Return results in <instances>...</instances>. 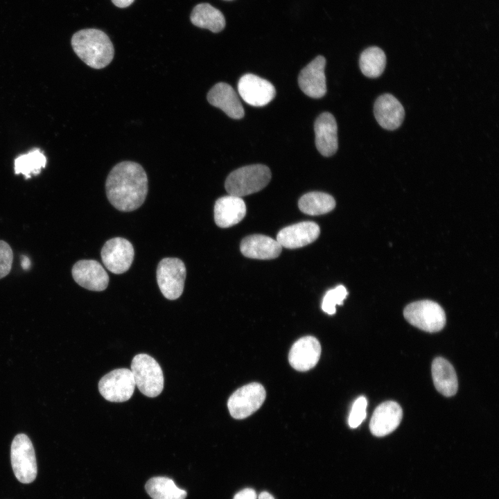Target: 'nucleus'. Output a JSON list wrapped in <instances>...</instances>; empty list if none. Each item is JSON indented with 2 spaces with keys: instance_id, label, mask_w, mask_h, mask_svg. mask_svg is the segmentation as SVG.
I'll list each match as a JSON object with an SVG mask.
<instances>
[{
  "instance_id": "b1692460",
  "label": "nucleus",
  "mask_w": 499,
  "mask_h": 499,
  "mask_svg": "<svg viewBox=\"0 0 499 499\" xmlns=\"http://www.w3.org/2000/svg\"><path fill=\"white\" fill-rule=\"evenodd\" d=\"M148 494L152 499H185L187 493L177 487L174 481L167 477H153L145 485Z\"/></svg>"
},
{
  "instance_id": "4468645a",
  "label": "nucleus",
  "mask_w": 499,
  "mask_h": 499,
  "mask_svg": "<svg viewBox=\"0 0 499 499\" xmlns=\"http://www.w3.org/2000/svg\"><path fill=\"white\" fill-rule=\"evenodd\" d=\"M320 355L321 345L318 340L313 336H305L292 344L288 360L295 369L306 371L317 365Z\"/></svg>"
},
{
  "instance_id": "1a4fd4ad",
  "label": "nucleus",
  "mask_w": 499,
  "mask_h": 499,
  "mask_svg": "<svg viewBox=\"0 0 499 499\" xmlns=\"http://www.w3.org/2000/svg\"><path fill=\"white\" fill-rule=\"evenodd\" d=\"M135 385L131 370L121 368L103 376L98 383V390L107 401L124 402L132 397Z\"/></svg>"
},
{
  "instance_id": "ddd939ff",
  "label": "nucleus",
  "mask_w": 499,
  "mask_h": 499,
  "mask_svg": "<svg viewBox=\"0 0 499 499\" xmlns=\"http://www.w3.org/2000/svg\"><path fill=\"white\" fill-rule=\"evenodd\" d=\"M325 58L322 55H318L300 71L298 77L299 86L307 96L319 98L325 95Z\"/></svg>"
},
{
  "instance_id": "473e14b6",
  "label": "nucleus",
  "mask_w": 499,
  "mask_h": 499,
  "mask_svg": "<svg viewBox=\"0 0 499 499\" xmlns=\"http://www.w3.org/2000/svg\"><path fill=\"white\" fill-rule=\"evenodd\" d=\"M259 499H274V498L270 493L263 491L259 494Z\"/></svg>"
},
{
  "instance_id": "39448f33",
  "label": "nucleus",
  "mask_w": 499,
  "mask_h": 499,
  "mask_svg": "<svg viewBox=\"0 0 499 499\" xmlns=\"http://www.w3.org/2000/svg\"><path fill=\"white\" fill-rule=\"evenodd\" d=\"M403 315L410 324L429 333L441 331L446 324L444 309L431 300H421L408 304L403 310Z\"/></svg>"
},
{
  "instance_id": "412c9836",
  "label": "nucleus",
  "mask_w": 499,
  "mask_h": 499,
  "mask_svg": "<svg viewBox=\"0 0 499 499\" xmlns=\"http://www.w3.org/2000/svg\"><path fill=\"white\" fill-rule=\"evenodd\" d=\"M241 253L246 257L256 259H272L279 256L282 247L269 236L254 234L244 238L240 245Z\"/></svg>"
},
{
  "instance_id": "423d86ee",
  "label": "nucleus",
  "mask_w": 499,
  "mask_h": 499,
  "mask_svg": "<svg viewBox=\"0 0 499 499\" xmlns=\"http://www.w3.org/2000/svg\"><path fill=\"white\" fill-rule=\"evenodd\" d=\"M12 468L16 478L24 484L33 482L37 468L34 448L29 437L18 434L13 439L10 448Z\"/></svg>"
},
{
  "instance_id": "2f4dec72",
  "label": "nucleus",
  "mask_w": 499,
  "mask_h": 499,
  "mask_svg": "<svg viewBox=\"0 0 499 499\" xmlns=\"http://www.w3.org/2000/svg\"><path fill=\"white\" fill-rule=\"evenodd\" d=\"M134 0H112V3L119 8H126L130 6Z\"/></svg>"
},
{
  "instance_id": "20e7f679",
  "label": "nucleus",
  "mask_w": 499,
  "mask_h": 499,
  "mask_svg": "<svg viewBox=\"0 0 499 499\" xmlns=\"http://www.w3.org/2000/svg\"><path fill=\"white\" fill-rule=\"evenodd\" d=\"M131 371L135 385L146 396L153 398L161 394L164 388V376L159 363L146 353L136 355L131 363Z\"/></svg>"
},
{
  "instance_id": "6ab92c4d",
  "label": "nucleus",
  "mask_w": 499,
  "mask_h": 499,
  "mask_svg": "<svg viewBox=\"0 0 499 499\" xmlns=\"http://www.w3.org/2000/svg\"><path fill=\"white\" fill-rule=\"evenodd\" d=\"M208 102L234 119L243 117L245 112L234 89L227 83L218 82L207 94Z\"/></svg>"
},
{
  "instance_id": "cd10ccee",
  "label": "nucleus",
  "mask_w": 499,
  "mask_h": 499,
  "mask_svg": "<svg viewBox=\"0 0 499 499\" xmlns=\"http://www.w3.org/2000/svg\"><path fill=\"white\" fill-rule=\"evenodd\" d=\"M347 295L348 292L342 285L328 290L323 298L322 310L329 315L335 314L336 305H342Z\"/></svg>"
},
{
  "instance_id": "c85d7f7f",
  "label": "nucleus",
  "mask_w": 499,
  "mask_h": 499,
  "mask_svg": "<svg viewBox=\"0 0 499 499\" xmlns=\"http://www.w3.org/2000/svg\"><path fill=\"white\" fill-rule=\"evenodd\" d=\"M367 401L363 396L358 397L354 401L348 420L349 426L351 428H357L365 420L367 416Z\"/></svg>"
},
{
  "instance_id": "aec40b11",
  "label": "nucleus",
  "mask_w": 499,
  "mask_h": 499,
  "mask_svg": "<svg viewBox=\"0 0 499 499\" xmlns=\"http://www.w3.org/2000/svg\"><path fill=\"white\" fill-rule=\"evenodd\" d=\"M246 206L243 200L229 195L218 198L214 205V220L222 228L238 224L245 217Z\"/></svg>"
},
{
  "instance_id": "4be33fe9",
  "label": "nucleus",
  "mask_w": 499,
  "mask_h": 499,
  "mask_svg": "<svg viewBox=\"0 0 499 499\" xmlns=\"http://www.w3.org/2000/svg\"><path fill=\"white\" fill-rule=\"evenodd\" d=\"M431 369L437 390L447 397L455 395L457 391L458 381L453 365L444 358L437 357L434 359Z\"/></svg>"
},
{
  "instance_id": "2eb2a0df",
  "label": "nucleus",
  "mask_w": 499,
  "mask_h": 499,
  "mask_svg": "<svg viewBox=\"0 0 499 499\" xmlns=\"http://www.w3.org/2000/svg\"><path fill=\"white\" fill-rule=\"evenodd\" d=\"M403 410L400 405L392 401L380 403L374 411L369 429L376 437H384L393 432L400 424Z\"/></svg>"
},
{
  "instance_id": "f8f14e48",
  "label": "nucleus",
  "mask_w": 499,
  "mask_h": 499,
  "mask_svg": "<svg viewBox=\"0 0 499 499\" xmlns=\"http://www.w3.org/2000/svg\"><path fill=\"white\" fill-rule=\"evenodd\" d=\"M74 281L81 287L92 291L105 290L109 276L103 267L95 260H80L71 270Z\"/></svg>"
},
{
  "instance_id": "f3484780",
  "label": "nucleus",
  "mask_w": 499,
  "mask_h": 499,
  "mask_svg": "<svg viewBox=\"0 0 499 499\" xmlns=\"http://www.w3.org/2000/svg\"><path fill=\"white\" fill-rule=\"evenodd\" d=\"M374 113L378 123L388 130L399 128L405 116L403 105L390 94H384L377 98L374 105Z\"/></svg>"
},
{
  "instance_id": "f257e3e1",
  "label": "nucleus",
  "mask_w": 499,
  "mask_h": 499,
  "mask_svg": "<svg viewBox=\"0 0 499 499\" xmlns=\"http://www.w3.org/2000/svg\"><path fill=\"white\" fill-rule=\"evenodd\" d=\"M107 197L118 210L132 211L144 202L148 181L146 173L138 163L125 161L110 170L105 182Z\"/></svg>"
},
{
  "instance_id": "0eeeda50",
  "label": "nucleus",
  "mask_w": 499,
  "mask_h": 499,
  "mask_svg": "<svg viewBox=\"0 0 499 499\" xmlns=\"http://www.w3.org/2000/svg\"><path fill=\"white\" fill-rule=\"evenodd\" d=\"M186 267L177 258H165L157 268V281L159 290L168 299H178L183 292L186 278Z\"/></svg>"
},
{
  "instance_id": "c756f323",
  "label": "nucleus",
  "mask_w": 499,
  "mask_h": 499,
  "mask_svg": "<svg viewBox=\"0 0 499 499\" xmlns=\"http://www.w3.org/2000/svg\"><path fill=\"white\" fill-rule=\"evenodd\" d=\"M13 260V252L10 246L0 240V279L7 276L10 272Z\"/></svg>"
},
{
  "instance_id": "dca6fc26",
  "label": "nucleus",
  "mask_w": 499,
  "mask_h": 499,
  "mask_svg": "<svg viewBox=\"0 0 499 499\" xmlns=\"http://www.w3.org/2000/svg\"><path fill=\"white\" fill-rule=\"evenodd\" d=\"M320 229L317 224L311 221L298 222L284 227L277 235V240L281 247L295 249L314 242Z\"/></svg>"
},
{
  "instance_id": "a878e982",
  "label": "nucleus",
  "mask_w": 499,
  "mask_h": 499,
  "mask_svg": "<svg viewBox=\"0 0 499 499\" xmlns=\"http://www.w3.org/2000/svg\"><path fill=\"white\" fill-rule=\"evenodd\" d=\"M385 65V54L379 47H369L365 49L360 55V69L362 73L368 78H375L381 76Z\"/></svg>"
},
{
  "instance_id": "393cba45",
  "label": "nucleus",
  "mask_w": 499,
  "mask_h": 499,
  "mask_svg": "<svg viewBox=\"0 0 499 499\" xmlns=\"http://www.w3.org/2000/svg\"><path fill=\"white\" fill-rule=\"evenodd\" d=\"M299 209L310 216L325 214L335 207L334 198L329 194L314 191L304 194L299 200Z\"/></svg>"
},
{
  "instance_id": "7c9ffc66",
  "label": "nucleus",
  "mask_w": 499,
  "mask_h": 499,
  "mask_svg": "<svg viewBox=\"0 0 499 499\" xmlns=\"http://www.w3.org/2000/svg\"><path fill=\"white\" fill-rule=\"evenodd\" d=\"M234 499H256V494L254 489L247 488L237 493Z\"/></svg>"
},
{
  "instance_id": "a211bd4d",
  "label": "nucleus",
  "mask_w": 499,
  "mask_h": 499,
  "mask_svg": "<svg viewBox=\"0 0 499 499\" xmlns=\"http://www.w3.org/2000/svg\"><path fill=\"white\" fill-rule=\"evenodd\" d=\"M315 146L324 157L333 155L338 147V126L335 117L329 112L321 114L314 125Z\"/></svg>"
},
{
  "instance_id": "5701e85b",
  "label": "nucleus",
  "mask_w": 499,
  "mask_h": 499,
  "mask_svg": "<svg viewBox=\"0 0 499 499\" xmlns=\"http://www.w3.org/2000/svg\"><path fill=\"white\" fill-rule=\"evenodd\" d=\"M190 19L193 25L213 33L220 32L225 26L223 14L207 3L196 5L191 12Z\"/></svg>"
},
{
  "instance_id": "9b49d317",
  "label": "nucleus",
  "mask_w": 499,
  "mask_h": 499,
  "mask_svg": "<svg viewBox=\"0 0 499 499\" xmlns=\"http://www.w3.org/2000/svg\"><path fill=\"white\" fill-rule=\"evenodd\" d=\"M238 91L245 103L255 107L266 105L276 94L275 88L271 82L251 73L240 78Z\"/></svg>"
},
{
  "instance_id": "9d476101",
  "label": "nucleus",
  "mask_w": 499,
  "mask_h": 499,
  "mask_svg": "<svg viewBox=\"0 0 499 499\" xmlns=\"http://www.w3.org/2000/svg\"><path fill=\"white\" fill-rule=\"evenodd\" d=\"M134 251L125 238L116 237L108 240L102 247L100 256L105 268L114 274L125 272L131 266Z\"/></svg>"
},
{
  "instance_id": "72a5a7b5",
  "label": "nucleus",
  "mask_w": 499,
  "mask_h": 499,
  "mask_svg": "<svg viewBox=\"0 0 499 499\" xmlns=\"http://www.w3.org/2000/svg\"><path fill=\"white\" fill-rule=\"evenodd\" d=\"M227 1H230V0H227Z\"/></svg>"
},
{
  "instance_id": "6e6552de",
  "label": "nucleus",
  "mask_w": 499,
  "mask_h": 499,
  "mask_svg": "<svg viewBox=\"0 0 499 499\" xmlns=\"http://www.w3.org/2000/svg\"><path fill=\"white\" fill-rule=\"evenodd\" d=\"M265 396L263 386L259 383H252L238 388L231 395L227 402L231 416L236 419L250 416L260 408Z\"/></svg>"
},
{
  "instance_id": "bb28decb",
  "label": "nucleus",
  "mask_w": 499,
  "mask_h": 499,
  "mask_svg": "<svg viewBox=\"0 0 499 499\" xmlns=\"http://www.w3.org/2000/svg\"><path fill=\"white\" fill-rule=\"evenodd\" d=\"M46 164V158L44 153L39 148H33L15 159V173L30 178L32 175H38Z\"/></svg>"
},
{
  "instance_id": "f03ea898",
  "label": "nucleus",
  "mask_w": 499,
  "mask_h": 499,
  "mask_svg": "<svg viewBox=\"0 0 499 499\" xmlns=\"http://www.w3.org/2000/svg\"><path fill=\"white\" fill-rule=\"evenodd\" d=\"M71 46L82 61L96 69L107 66L114 55L110 37L103 31L96 28L82 29L74 33Z\"/></svg>"
},
{
  "instance_id": "7ed1b4c3",
  "label": "nucleus",
  "mask_w": 499,
  "mask_h": 499,
  "mask_svg": "<svg viewBox=\"0 0 499 499\" xmlns=\"http://www.w3.org/2000/svg\"><path fill=\"white\" fill-rule=\"evenodd\" d=\"M271 180L270 168L262 164H253L232 171L225 183L229 195L243 197L262 190Z\"/></svg>"
}]
</instances>
